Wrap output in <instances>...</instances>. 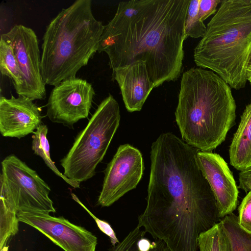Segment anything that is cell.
I'll use <instances>...</instances> for the list:
<instances>
[{
  "mask_svg": "<svg viewBox=\"0 0 251 251\" xmlns=\"http://www.w3.org/2000/svg\"><path fill=\"white\" fill-rule=\"evenodd\" d=\"M236 109L231 87L215 73L196 67L183 73L175 118L185 143L215 149L234 125Z\"/></svg>",
  "mask_w": 251,
  "mask_h": 251,
  "instance_id": "obj_3",
  "label": "cell"
},
{
  "mask_svg": "<svg viewBox=\"0 0 251 251\" xmlns=\"http://www.w3.org/2000/svg\"><path fill=\"white\" fill-rule=\"evenodd\" d=\"M220 0H200L198 16L204 21L211 15L217 12V7L221 3Z\"/></svg>",
  "mask_w": 251,
  "mask_h": 251,
  "instance_id": "obj_25",
  "label": "cell"
},
{
  "mask_svg": "<svg viewBox=\"0 0 251 251\" xmlns=\"http://www.w3.org/2000/svg\"><path fill=\"white\" fill-rule=\"evenodd\" d=\"M0 251H8V247L6 246L2 249H0Z\"/></svg>",
  "mask_w": 251,
  "mask_h": 251,
  "instance_id": "obj_28",
  "label": "cell"
},
{
  "mask_svg": "<svg viewBox=\"0 0 251 251\" xmlns=\"http://www.w3.org/2000/svg\"><path fill=\"white\" fill-rule=\"evenodd\" d=\"M190 0H132L119 2L105 25L98 51L112 71L145 61L154 88L175 81L182 70L185 20Z\"/></svg>",
  "mask_w": 251,
  "mask_h": 251,
  "instance_id": "obj_2",
  "label": "cell"
},
{
  "mask_svg": "<svg viewBox=\"0 0 251 251\" xmlns=\"http://www.w3.org/2000/svg\"><path fill=\"white\" fill-rule=\"evenodd\" d=\"M247 79L251 85V54L247 68Z\"/></svg>",
  "mask_w": 251,
  "mask_h": 251,
  "instance_id": "obj_27",
  "label": "cell"
},
{
  "mask_svg": "<svg viewBox=\"0 0 251 251\" xmlns=\"http://www.w3.org/2000/svg\"><path fill=\"white\" fill-rule=\"evenodd\" d=\"M17 216L19 222L36 229L64 251H96L97 237L63 217L39 211H18Z\"/></svg>",
  "mask_w": 251,
  "mask_h": 251,
  "instance_id": "obj_11",
  "label": "cell"
},
{
  "mask_svg": "<svg viewBox=\"0 0 251 251\" xmlns=\"http://www.w3.org/2000/svg\"><path fill=\"white\" fill-rule=\"evenodd\" d=\"M72 198L79 204L95 220L98 227L103 233L109 237L112 246H115L118 244L120 241L117 238L116 233L110 226L107 222L100 219L94 215L78 199V198L73 193L71 194Z\"/></svg>",
  "mask_w": 251,
  "mask_h": 251,
  "instance_id": "obj_24",
  "label": "cell"
},
{
  "mask_svg": "<svg viewBox=\"0 0 251 251\" xmlns=\"http://www.w3.org/2000/svg\"><path fill=\"white\" fill-rule=\"evenodd\" d=\"M0 192L18 211L55 212L48 184L14 154L1 162Z\"/></svg>",
  "mask_w": 251,
  "mask_h": 251,
  "instance_id": "obj_7",
  "label": "cell"
},
{
  "mask_svg": "<svg viewBox=\"0 0 251 251\" xmlns=\"http://www.w3.org/2000/svg\"><path fill=\"white\" fill-rule=\"evenodd\" d=\"M112 79L117 82L126 108L129 112L140 111L154 88L146 62L142 60L112 71Z\"/></svg>",
  "mask_w": 251,
  "mask_h": 251,
  "instance_id": "obj_14",
  "label": "cell"
},
{
  "mask_svg": "<svg viewBox=\"0 0 251 251\" xmlns=\"http://www.w3.org/2000/svg\"><path fill=\"white\" fill-rule=\"evenodd\" d=\"M229 242L231 251H251V232L242 227L233 213L220 221Z\"/></svg>",
  "mask_w": 251,
  "mask_h": 251,
  "instance_id": "obj_17",
  "label": "cell"
},
{
  "mask_svg": "<svg viewBox=\"0 0 251 251\" xmlns=\"http://www.w3.org/2000/svg\"><path fill=\"white\" fill-rule=\"evenodd\" d=\"M0 71L9 77L16 91L23 84L22 75L13 50L2 39L0 41Z\"/></svg>",
  "mask_w": 251,
  "mask_h": 251,
  "instance_id": "obj_20",
  "label": "cell"
},
{
  "mask_svg": "<svg viewBox=\"0 0 251 251\" xmlns=\"http://www.w3.org/2000/svg\"><path fill=\"white\" fill-rule=\"evenodd\" d=\"M198 151L171 132L160 134L151 146L147 205L137 226L169 251H197L200 234L221 219L197 161Z\"/></svg>",
  "mask_w": 251,
  "mask_h": 251,
  "instance_id": "obj_1",
  "label": "cell"
},
{
  "mask_svg": "<svg viewBox=\"0 0 251 251\" xmlns=\"http://www.w3.org/2000/svg\"><path fill=\"white\" fill-rule=\"evenodd\" d=\"M103 29L93 14L91 0H77L62 9L43 37L41 73L46 85L55 86L75 77L98 51Z\"/></svg>",
  "mask_w": 251,
  "mask_h": 251,
  "instance_id": "obj_4",
  "label": "cell"
},
{
  "mask_svg": "<svg viewBox=\"0 0 251 251\" xmlns=\"http://www.w3.org/2000/svg\"><path fill=\"white\" fill-rule=\"evenodd\" d=\"M198 247L199 251H231L220 222L200 234Z\"/></svg>",
  "mask_w": 251,
  "mask_h": 251,
  "instance_id": "obj_21",
  "label": "cell"
},
{
  "mask_svg": "<svg viewBox=\"0 0 251 251\" xmlns=\"http://www.w3.org/2000/svg\"><path fill=\"white\" fill-rule=\"evenodd\" d=\"M238 210V221L240 226L251 232V191L243 198Z\"/></svg>",
  "mask_w": 251,
  "mask_h": 251,
  "instance_id": "obj_23",
  "label": "cell"
},
{
  "mask_svg": "<svg viewBox=\"0 0 251 251\" xmlns=\"http://www.w3.org/2000/svg\"><path fill=\"white\" fill-rule=\"evenodd\" d=\"M39 107L24 96L0 98V132L5 137L21 139L33 133L42 125Z\"/></svg>",
  "mask_w": 251,
  "mask_h": 251,
  "instance_id": "obj_13",
  "label": "cell"
},
{
  "mask_svg": "<svg viewBox=\"0 0 251 251\" xmlns=\"http://www.w3.org/2000/svg\"><path fill=\"white\" fill-rule=\"evenodd\" d=\"M120 111L110 94L98 105L72 147L60 160L63 174L80 183L91 178L101 162L120 124Z\"/></svg>",
  "mask_w": 251,
  "mask_h": 251,
  "instance_id": "obj_6",
  "label": "cell"
},
{
  "mask_svg": "<svg viewBox=\"0 0 251 251\" xmlns=\"http://www.w3.org/2000/svg\"><path fill=\"white\" fill-rule=\"evenodd\" d=\"M239 188L246 193L251 191V168L239 173Z\"/></svg>",
  "mask_w": 251,
  "mask_h": 251,
  "instance_id": "obj_26",
  "label": "cell"
},
{
  "mask_svg": "<svg viewBox=\"0 0 251 251\" xmlns=\"http://www.w3.org/2000/svg\"><path fill=\"white\" fill-rule=\"evenodd\" d=\"M197 159L215 197L220 218L232 213L238 204L239 191L227 163L211 151H198Z\"/></svg>",
  "mask_w": 251,
  "mask_h": 251,
  "instance_id": "obj_12",
  "label": "cell"
},
{
  "mask_svg": "<svg viewBox=\"0 0 251 251\" xmlns=\"http://www.w3.org/2000/svg\"><path fill=\"white\" fill-rule=\"evenodd\" d=\"M194 51L197 66L217 74L236 90L247 82L251 54V0H223Z\"/></svg>",
  "mask_w": 251,
  "mask_h": 251,
  "instance_id": "obj_5",
  "label": "cell"
},
{
  "mask_svg": "<svg viewBox=\"0 0 251 251\" xmlns=\"http://www.w3.org/2000/svg\"><path fill=\"white\" fill-rule=\"evenodd\" d=\"M48 131L47 125L42 124L33 133L31 148L34 153L41 157L46 165L67 184L75 188H79L80 183L68 178L58 170L54 162L51 160L50 146L47 138Z\"/></svg>",
  "mask_w": 251,
  "mask_h": 251,
  "instance_id": "obj_18",
  "label": "cell"
},
{
  "mask_svg": "<svg viewBox=\"0 0 251 251\" xmlns=\"http://www.w3.org/2000/svg\"><path fill=\"white\" fill-rule=\"evenodd\" d=\"M0 201V249H1L7 246L10 237L18 232L19 221L16 208L1 192Z\"/></svg>",
  "mask_w": 251,
  "mask_h": 251,
  "instance_id": "obj_19",
  "label": "cell"
},
{
  "mask_svg": "<svg viewBox=\"0 0 251 251\" xmlns=\"http://www.w3.org/2000/svg\"><path fill=\"white\" fill-rule=\"evenodd\" d=\"M141 152L129 144L119 147L104 171L98 204L108 207L126 193L136 188L144 172Z\"/></svg>",
  "mask_w": 251,
  "mask_h": 251,
  "instance_id": "obj_9",
  "label": "cell"
},
{
  "mask_svg": "<svg viewBox=\"0 0 251 251\" xmlns=\"http://www.w3.org/2000/svg\"><path fill=\"white\" fill-rule=\"evenodd\" d=\"M146 231L137 226L109 251H169L161 240L151 241L145 237Z\"/></svg>",
  "mask_w": 251,
  "mask_h": 251,
  "instance_id": "obj_16",
  "label": "cell"
},
{
  "mask_svg": "<svg viewBox=\"0 0 251 251\" xmlns=\"http://www.w3.org/2000/svg\"><path fill=\"white\" fill-rule=\"evenodd\" d=\"M200 0H191L187 9L185 20L186 39L202 38L206 31V26L199 17Z\"/></svg>",
  "mask_w": 251,
  "mask_h": 251,
  "instance_id": "obj_22",
  "label": "cell"
},
{
  "mask_svg": "<svg viewBox=\"0 0 251 251\" xmlns=\"http://www.w3.org/2000/svg\"><path fill=\"white\" fill-rule=\"evenodd\" d=\"M230 164L237 170L251 168V101L246 106L229 149Z\"/></svg>",
  "mask_w": 251,
  "mask_h": 251,
  "instance_id": "obj_15",
  "label": "cell"
},
{
  "mask_svg": "<svg viewBox=\"0 0 251 251\" xmlns=\"http://www.w3.org/2000/svg\"><path fill=\"white\" fill-rule=\"evenodd\" d=\"M95 94L92 85L77 77L66 79L54 86L47 104V116L53 123L70 128L88 117Z\"/></svg>",
  "mask_w": 251,
  "mask_h": 251,
  "instance_id": "obj_10",
  "label": "cell"
},
{
  "mask_svg": "<svg viewBox=\"0 0 251 251\" xmlns=\"http://www.w3.org/2000/svg\"><path fill=\"white\" fill-rule=\"evenodd\" d=\"M0 39L13 50L21 70L23 84L16 92L32 100L46 98V84L41 73V55L37 35L34 30L22 25H16L2 34Z\"/></svg>",
  "mask_w": 251,
  "mask_h": 251,
  "instance_id": "obj_8",
  "label": "cell"
}]
</instances>
